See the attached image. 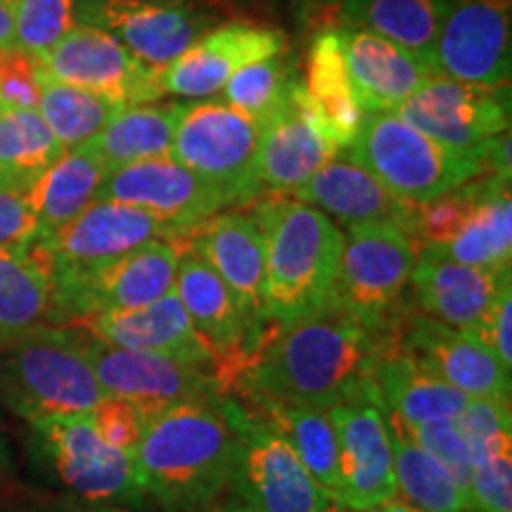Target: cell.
Listing matches in <instances>:
<instances>
[{"label":"cell","mask_w":512,"mask_h":512,"mask_svg":"<svg viewBox=\"0 0 512 512\" xmlns=\"http://www.w3.org/2000/svg\"><path fill=\"white\" fill-rule=\"evenodd\" d=\"M394 330L370 332L337 306L275 325L261 339L235 389L245 401L313 411H332L356 401L377 406L373 366Z\"/></svg>","instance_id":"cell-1"},{"label":"cell","mask_w":512,"mask_h":512,"mask_svg":"<svg viewBox=\"0 0 512 512\" xmlns=\"http://www.w3.org/2000/svg\"><path fill=\"white\" fill-rule=\"evenodd\" d=\"M145 496L164 512H202L233 482L238 430L226 394L188 401L145 420L131 453Z\"/></svg>","instance_id":"cell-2"},{"label":"cell","mask_w":512,"mask_h":512,"mask_svg":"<svg viewBox=\"0 0 512 512\" xmlns=\"http://www.w3.org/2000/svg\"><path fill=\"white\" fill-rule=\"evenodd\" d=\"M252 216L264 235L268 323L316 316L335 306L344 230L311 204L283 195L254 200Z\"/></svg>","instance_id":"cell-3"},{"label":"cell","mask_w":512,"mask_h":512,"mask_svg":"<svg viewBox=\"0 0 512 512\" xmlns=\"http://www.w3.org/2000/svg\"><path fill=\"white\" fill-rule=\"evenodd\" d=\"M86 332L41 325L3 344L0 399L27 422L91 413L105 399Z\"/></svg>","instance_id":"cell-4"},{"label":"cell","mask_w":512,"mask_h":512,"mask_svg":"<svg viewBox=\"0 0 512 512\" xmlns=\"http://www.w3.org/2000/svg\"><path fill=\"white\" fill-rule=\"evenodd\" d=\"M347 152L408 204L434 200L486 174L477 157L437 143L396 112L366 114Z\"/></svg>","instance_id":"cell-5"},{"label":"cell","mask_w":512,"mask_h":512,"mask_svg":"<svg viewBox=\"0 0 512 512\" xmlns=\"http://www.w3.org/2000/svg\"><path fill=\"white\" fill-rule=\"evenodd\" d=\"M418 259L411 235L399 223H363L344 230L335 306L370 332L399 328L403 294Z\"/></svg>","instance_id":"cell-6"},{"label":"cell","mask_w":512,"mask_h":512,"mask_svg":"<svg viewBox=\"0 0 512 512\" xmlns=\"http://www.w3.org/2000/svg\"><path fill=\"white\" fill-rule=\"evenodd\" d=\"M226 408L238 430V458L230 486L242 508L249 512H328L335 505L271 422L230 394H226Z\"/></svg>","instance_id":"cell-7"},{"label":"cell","mask_w":512,"mask_h":512,"mask_svg":"<svg viewBox=\"0 0 512 512\" xmlns=\"http://www.w3.org/2000/svg\"><path fill=\"white\" fill-rule=\"evenodd\" d=\"M29 425L38 460L72 498L119 508L143 503L131 453L107 444L91 415H60Z\"/></svg>","instance_id":"cell-8"},{"label":"cell","mask_w":512,"mask_h":512,"mask_svg":"<svg viewBox=\"0 0 512 512\" xmlns=\"http://www.w3.org/2000/svg\"><path fill=\"white\" fill-rule=\"evenodd\" d=\"M261 124L223 100L188 102L178 121L171 157L226 192L230 202L252 204L261 190L254 164Z\"/></svg>","instance_id":"cell-9"},{"label":"cell","mask_w":512,"mask_h":512,"mask_svg":"<svg viewBox=\"0 0 512 512\" xmlns=\"http://www.w3.org/2000/svg\"><path fill=\"white\" fill-rule=\"evenodd\" d=\"M86 347L102 392L133 403L145 420L178 403L209 401L226 394L214 363L162 351L114 347L95 337L86 339Z\"/></svg>","instance_id":"cell-10"},{"label":"cell","mask_w":512,"mask_h":512,"mask_svg":"<svg viewBox=\"0 0 512 512\" xmlns=\"http://www.w3.org/2000/svg\"><path fill=\"white\" fill-rule=\"evenodd\" d=\"M394 112L437 143L477 157L489 174L491 140L510 126V95L508 86L486 88L432 76Z\"/></svg>","instance_id":"cell-11"},{"label":"cell","mask_w":512,"mask_h":512,"mask_svg":"<svg viewBox=\"0 0 512 512\" xmlns=\"http://www.w3.org/2000/svg\"><path fill=\"white\" fill-rule=\"evenodd\" d=\"M183 235L169 221L121 202L95 200L50 238L31 245L50 280L93 271L155 240Z\"/></svg>","instance_id":"cell-12"},{"label":"cell","mask_w":512,"mask_h":512,"mask_svg":"<svg viewBox=\"0 0 512 512\" xmlns=\"http://www.w3.org/2000/svg\"><path fill=\"white\" fill-rule=\"evenodd\" d=\"M176 240H155L93 271L53 280L55 323L81 320L100 311L138 309L174 292Z\"/></svg>","instance_id":"cell-13"},{"label":"cell","mask_w":512,"mask_h":512,"mask_svg":"<svg viewBox=\"0 0 512 512\" xmlns=\"http://www.w3.org/2000/svg\"><path fill=\"white\" fill-rule=\"evenodd\" d=\"M512 67V0H439L437 76L503 88Z\"/></svg>","instance_id":"cell-14"},{"label":"cell","mask_w":512,"mask_h":512,"mask_svg":"<svg viewBox=\"0 0 512 512\" xmlns=\"http://www.w3.org/2000/svg\"><path fill=\"white\" fill-rule=\"evenodd\" d=\"M174 292L214 361L223 392L230 394L268 328L256 323L219 275L188 249L178 256Z\"/></svg>","instance_id":"cell-15"},{"label":"cell","mask_w":512,"mask_h":512,"mask_svg":"<svg viewBox=\"0 0 512 512\" xmlns=\"http://www.w3.org/2000/svg\"><path fill=\"white\" fill-rule=\"evenodd\" d=\"M38 62L43 79L86 88L121 107L157 102L166 95L162 69L140 62L117 38L88 24H76Z\"/></svg>","instance_id":"cell-16"},{"label":"cell","mask_w":512,"mask_h":512,"mask_svg":"<svg viewBox=\"0 0 512 512\" xmlns=\"http://www.w3.org/2000/svg\"><path fill=\"white\" fill-rule=\"evenodd\" d=\"M102 29L140 62L164 69L211 29V15L185 0H76V22Z\"/></svg>","instance_id":"cell-17"},{"label":"cell","mask_w":512,"mask_h":512,"mask_svg":"<svg viewBox=\"0 0 512 512\" xmlns=\"http://www.w3.org/2000/svg\"><path fill=\"white\" fill-rule=\"evenodd\" d=\"M95 200L121 202L169 221L181 233L233 207L226 192L174 157H155L112 169Z\"/></svg>","instance_id":"cell-18"},{"label":"cell","mask_w":512,"mask_h":512,"mask_svg":"<svg viewBox=\"0 0 512 512\" xmlns=\"http://www.w3.org/2000/svg\"><path fill=\"white\" fill-rule=\"evenodd\" d=\"M337 147L313 110L304 81H294L285 105L261 124L254 174L261 195L294 197Z\"/></svg>","instance_id":"cell-19"},{"label":"cell","mask_w":512,"mask_h":512,"mask_svg":"<svg viewBox=\"0 0 512 512\" xmlns=\"http://www.w3.org/2000/svg\"><path fill=\"white\" fill-rule=\"evenodd\" d=\"M339 444V494L342 508H382L396 494L394 451L387 418L370 401L332 408Z\"/></svg>","instance_id":"cell-20"},{"label":"cell","mask_w":512,"mask_h":512,"mask_svg":"<svg viewBox=\"0 0 512 512\" xmlns=\"http://www.w3.org/2000/svg\"><path fill=\"white\" fill-rule=\"evenodd\" d=\"M176 245L200 256L230 287L249 316L266 328L264 235L252 211L223 209L178 235Z\"/></svg>","instance_id":"cell-21"},{"label":"cell","mask_w":512,"mask_h":512,"mask_svg":"<svg viewBox=\"0 0 512 512\" xmlns=\"http://www.w3.org/2000/svg\"><path fill=\"white\" fill-rule=\"evenodd\" d=\"M285 53V34L256 24H223L207 31L162 69L166 93L181 98H211L247 64Z\"/></svg>","instance_id":"cell-22"},{"label":"cell","mask_w":512,"mask_h":512,"mask_svg":"<svg viewBox=\"0 0 512 512\" xmlns=\"http://www.w3.org/2000/svg\"><path fill=\"white\" fill-rule=\"evenodd\" d=\"M399 339L422 366L470 399H510V370L470 330L451 328L422 313H406L399 323Z\"/></svg>","instance_id":"cell-23"},{"label":"cell","mask_w":512,"mask_h":512,"mask_svg":"<svg viewBox=\"0 0 512 512\" xmlns=\"http://www.w3.org/2000/svg\"><path fill=\"white\" fill-rule=\"evenodd\" d=\"M363 114L394 112L422 83L437 76L413 50L356 27H335Z\"/></svg>","instance_id":"cell-24"},{"label":"cell","mask_w":512,"mask_h":512,"mask_svg":"<svg viewBox=\"0 0 512 512\" xmlns=\"http://www.w3.org/2000/svg\"><path fill=\"white\" fill-rule=\"evenodd\" d=\"M510 271L512 268L486 271L437 254L418 252L408 285L413 287L415 306L422 316L458 330H475L501 287L510 283Z\"/></svg>","instance_id":"cell-25"},{"label":"cell","mask_w":512,"mask_h":512,"mask_svg":"<svg viewBox=\"0 0 512 512\" xmlns=\"http://www.w3.org/2000/svg\"><path fill=\"white\" fill-rule=\"evenodd\" d=\"M294 200L311 204L347 228L392 221L406 230L413 211V204L399 200L347 150L337 152L320 166L311 181L294 195Z\"/></svg>","instance_id":"cell-26"},{"label":"cell","mask_w":512,"mask_h":512,"mask_svg":"<svg viewBox=\"0 0 512 512\" xmlns=\"http://www.w3.org/2000/svg\"><path fill=\"white\" fill-rule=\"evenodd\" d=\"M377 406L411 425L437 420H456L470 396L425 368L411 351L403 349L399 328L382 344L373 366Z\"/></svg>","instance_id":"cell-27"},{"label":"cell","mask_w":512,"mask_h":512,"mask_svg":"<svg viewBox=\"0 0 512 512\" xmlns=\"http://www.w3.org/2000/svg\"><path fill=\"white\" fill-rule=\"evenodd\" d=\"M76 323L88 337L114 344V347L162 351V354L192 358V361L214 363L192 328L176 292H169L157 302L138 306V309L100 311Z\"/></svg>","instance_id":"cell-28"},{"label":"cell","mask_w":512,"mask_h":512,"mask_svg":"<svg viewBox=\"0 0 512 512\" xmlns=\"http://www.w3.org/2000/svg\"><path fill=\"white\" fill-rule=\"evenodd\" d=\"M107 174H110V169L91 145V140L64 150L60 159L24 190L29 207L36 216V242L50 238L62 226L76 219L88 204H93Z\"/></svg>","instance_id":"cell-29"},{"label":"cell","mask_w":512,"mask_h":512,"mask_svg":"<svg viewBox=\"0 0 512 512\" xmlns=\"http://www.w3.org/2000/svg\"><path fill=\"white\" fill-rule=\"evenodd\" d=\"M304 88L332 145L339 152L349 150L366 114L358 105L337 29H325L313 38L306 60Z\"/></svg>","instance_id":"cell-30"},{"label":"cell","mask_w":512,"mask_h":512,"mask_svg":"<svg viewBox=\"0 0 512 512\" xmlns=\"http://www.w3.org/2000/svg\"><path fill=\"white\" fill-rule=\"evenodd\" d=\"M458 261V264L505 271L512 259V200L510 178L486 176L482 195L463 230L441 247L427 252Z\"/></svg>","instance_id":"cell-31"},{"label":"cell","mask_w":512,"mask_h":512,"mask_svg":"<svg viewBox=\"0 0 512 512\" xmlns=\"http://www.w3.org/2000/svg\"><path fill=\"white\" fill-rule=\"evenodd\" d=\"M46 323H55L48 268L31 247H0V347Z\"/></svg>","instance_id":"cell-32"},{"label":"cell","mask_w":512,"mask_h":512,"mask_svg":"<svg viewBox=\"0 0 512 512\" xmlns=\"http://www.w3.org/2000/svg\"><path fill=\"white\" fill-rule=\"evenodd\" d=\"M188 102H145L124 107L110 124L91 140L107 169L171 155L178 121Z\"/></svg>","instance_id":"cell-33"},{"label":"cell","mask_w":512,"mask_h":512,"mask_svg":"<svg viewBox=\"0 0 512 512\" xmlns=\"http://www.w3.org/2000/svg\"><path fill=\"white\" fill-rule=\"evenodd\" d=\"M384 418L394 451L396 494L422 512H470L467 496L439 460L411 437L406 420L394 413H384Z\"/></svg>","instance_id":"cell-34"},{"label":"cell","mask_w":512,"mask_h":512,"mask_svg":"<svg viewBox=\"0 0 512 512\" xmlns=\"http://www.w3.org/2000/svg\"><path fill=\"white\" fill-rule=\"evenodd\" d=\"M249 411L278 430L290 441L299 460H302L311 477L323 486V491L337 503L339 494V444L337 427L328 411L313 408L283 406L273 401H242Z\"/></svg>","instance_id":"cell-35"},{"label":"cell","mask_w":512,"mask_h":512,"mask_svg":"<svg viewBox=\"0 0 512 512\" xmlns=\"http://www.w3.org/2000/svg\"><path fill=\"white\" fill-rule=\"evenodd\" d=\"M437 24L439 0H342L339 8V27L373 31L413 50L432 67Z\"/></svg>","instance_id":"cell-36"},{"label":"cell","mask_w":512,"mask_h":512,"mask_svg":"<svg viewBox=\"0 0 512 512\" xmlns=\"http://www.w3.org/2000/svg\"><path fill=\"white\" fill-rule=\"evenodd\" d=\"M62 152L38 110H0V185L27 190Z\"/></svg>","instance_id":"cell-37"},{"label":"cell","mask_w":512,"mask_h":512,"mask_svg":"<svg viewBox=\"0 0 512 512\" xmlns=\"http://www.w3.org/2000/svg\"><path fill=\"white\" fill-rule=\"evenodd\" d=\"M124 107L86 88L60 81H41L38 114L64 150L93 140Z\"/></svg>","instance_id":"cell-38"},{"label":"cell","mask_w":512,"mask_h":512,"mask_svg":"<svg viewBox=\"0 0 512 512\" xmlns=\"http://www.w3.org/2000/svg\"><path fill=\"white\" fill-rule=\"evenodd\" d=\"M294 81L297 79L292 76L285 57L275 55L242 67L238 74L230 76L221 95L230 107L264 124L285 105Z\"/></svg>","instance_id":"cell-39"},{"label":"cell","mask_w":512,"mask_h":512,"mask_svg":"<svg viewBox=\"0 0 512 512\" xmlns=\"http://www.w3.org/2000/svg\"><path fill=\"white\" fill-rule=\"evenodd\" d=\"M482 188L484 176H479L456 190L434 197V200L413 204L406 233L411 235L415 249L418 252H439L441 247H446L456 238L475 211Z\"/></svg>","instance_id":"cell-40"},{"label":"cell","mask_w":512,"mask_h":512,"mask_svg":"<svg viewBox=\"0 0 512 512\" xmlns=\"http://www.w3.org/2000/svg\"><path fill=\"white\" fill-rule=\"evenodd\" d=\"M76 27V0H15L17 48L46 57Z\"/></svg>","instance_id":"cell-41"},{"label":"cell","mask_w":512,"mask_h":512,"mask_svg":"<svg viewBox=\"0 0 512 512\" xmlns=\"http://www.w3.org/2000/svg\"><path fill=\"white\" fill-rule=\"evenodd\" d=\"M456 425L470 446L472 460L479 463L491 453L512 446L510 399H501V396L467 399L465 408L458 413Z\"/></svg>","instance_id":"cell-42"},{"label":"cell","mask_w":512,"mask_h":512,"mask_svg":"<svg viewBox=\"0 0 512 512\" xmlns=\"http://www.w3.org/2000/svg\"><path fill=\"white\" fill-rule=\"evenodd\" d=\"M406 427L411 432V437L427 453H432L439 460L441 467H444L453 482L460 486V491L467 496L472 470H475V460H472L470 446H467L463 432L458 430L456 420H437L425 422V425H411V422H406Z\"/></svg>","instance_id":"cell-43"},{"label":"cell","mask_w":512,"mask_h":512,"mask_svg":"<svg viewBox=\"0 0 512 512\" xmlns=\"http://www.w3.org/2000/svg\"><path fill=\"white\" fill-rule=\"evenodd\" d=\"M467 505L470 512H512V446L475 463Z\"/></svg>","instance_id":"cell-44"},{"label":"cell","mask_w":512,"mask_h":512,"mask_svg":"<svg viewBox=\"0 0 512 512\" xmlns=\"http://www.w3.org/2000/svg\"><path fill=\"white\" fill-rule=\"evenodd\" d=\"M41 62L19 48H0V105L3 110H38Z\"/></svg>","instance_id":"cell-45"},{"label":"cell","mask_w":512,"mask_h":512,"mask_svg":"<svg viewBox=\"0 0 512 512\" xmlns=\"http://www.w3.org/2000/svg\"><path fill=\"white\" fill-rule=\"evenodd\" d=\"M88 415H91L95 432L107 444L119 448V451L133 453V448L138 446L140 437H143V413L133 403L119 399V396H105Z\"/></svg>","instance_id":"cell-46"},{"label":"cell","mask_w":512,"mask_h":512,"mask_svg":"<svg viewBox=\"0 0 512 512\" xmlns=\"http://www.w3.org/2000/svg\"><path fill=\"white\" fill-rule=\"evenodd\" d=\"M38 240L36 216L24 190L0 185V247L29 249Z\"/></svg>","instance_id":"cell-47"},{"label":"cell","mask_w":512,"mask_h":512,"mask_svg":"<svg viewBox=\"0 0 512 512\" xmlns=\"http://www.w3.org/2000/svg\"><path fill=\"white\" fill-rule=\"evenodd\" d=\"M505 368H512V283H505L482 323L470 330Z\"/></svg>","instance_id":"cell-48"},{"label":"cell","mask_w":512,"mask_h":512,"mask_svg":"<svg viewBox=\"0 0 512 512\" xmlns=\"http://www.w3.org/2000/svg\"><path fill=\"white\" fill-rule=\"evenodd\" d=\"M22 512H128L119 505H95L79 501V498H62V501H48L41 505H31V508Z\"/></svg>","instance_id":"cell-49"},{"label":"cell","mask_w":512,"mask_h":512,"mask_svg":"<svg viewBox=\"0 0 512 512\" xmlns=\"http://www.w3.org/2000/svg\"><path fill=\"white\" fill-rule=\"evenodd\" d=\"M0 48H17L15 0H0Z\"/></svg>","instance_id":"cell-50"},{"label":"cell","mask_w":512,"mask_h":512,"mask_svg":"<svg viewBox=\"0 0 512 512\" xmlns=\"http://www.w3.org/2000/svg\"><path fill=\"white\" fill-rule=\"evenodd\" d=\"M380 510L382 512H422L418 508H413V505H408L406 501H399V498H392V501H387Z\"/></svg>","instance_id":"cell-51"},{"label":"cell","mask_w":512,"mask_h":512,"mask_svg":"<svg viewBox=\"0 0 512 512\" xmlns=\"http://www.w3.org/2000/svg\"><path fill=\"white\" fill-rule=\"evenodd\" d=\"M328 512H382L380 508H370V510H354V508H342V505H332Z\"/></svg>","instance_id":"cell-52"},{"label":"cell","mask_w":512,"mask_h":512,"mask_svg":"<svg viewBox=\"0 0 512 512\" xmlns=\"http://www.w3.org/2000/svg\"><path fill=\"white\" fill-rule=\"evenodd\" d=\"M214 512H249L247 508H242V505H226V508H219Z\"/></svg>","instance_id":"cell-53"},{"label":"cell","mask_w":512,"mask_h":512,"mask_svg":"<svg viewBox=\"0 0 512 512\" xmlns=\"http://www.w3.org/2000/svg\"><path fill=\"white\" fill-rule=\"evenodd\" d=\"M320 5H335V3H342V0H316Z\"/></svg>","instance_id":"cell-54"},{"label":"cell","mask_w":512,"mask_h":512,"mask_svg":"<svg viewBox=\"0 0 512 512\" xmlns=\"http://www.w3.org/2000/svg\"><path fill=\"white\" fill-rule=\"evenodd\" d=\"M5 460V448H3V441H0V463Z\"/></svg>","instance_id":"cell-55"},{"label":"cell","mask_w":512,"mask_h":512,"mask_svg":"<svg viewBox=\"0 0 512 512\" xmlns=\"http://www.w3.org/2000/svg\"><path fill=\"white\" fill-rule=\"evenodd\" d=\"M0 110H3V105H0Z\"/></svg>","instance_id":"cell-56"}]
</instances>
